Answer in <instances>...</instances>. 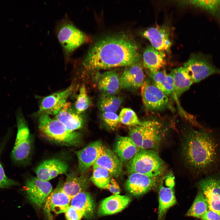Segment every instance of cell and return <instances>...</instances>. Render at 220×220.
Returning <instances> with one entry per match:
<instances>
[{"instance_id": "1", "label": "cell", "mask_w": 220, "mask_h": 220, "mask_svg": "<svg viewBox=\"0 0 220 220\" xmlns=\"http://www.w3.org/2000/svg\"><path fill=\"white\" fill-rule=\"evenodd\" d=\"M138 46L125 34L113 35L101 39L91 47L82 64L88 70L127 67L139 62Z\"/></svg>"}, {"instance_id": "2", "label": "cell", "mask_w": 220, "mask_h": 220, "mask_svg": "<svg viewBox=\"0 0 220 220\" xmlns=\"http://www.w3.org/2000/svg\"><path fill=\"white\" fill-rule=\"evenodd\" d=\"M218 145L210 133L191 130L185 134L182 154L186 163L191 168L201 170L212 165L218 156Z\"/></svg>"}, {"instance_id": "3", "label": "cell", "mask_w": 220, "mask_h": 220, "mask_svg": "<svg viewBox=\"0 0 220 220\" xmlns=\"http://www.w3.org/2000/svg\"><path fill=\"white\" fill-rule=\"evenodd\" d=\"M38 123L40 134L50 141L68 146H76L81 142L80 133L68 130L61 122L49 115H40Z\"/></svg>"}, {"instance_id": "4", "label": "cell", "mask_w": 220, "mask_h": 220, "mask_svg": "<svg viewBox=\"0 0 220 220\" xmlns=\"http://www.w3.org/2000/svg\"><path fill=\"white\" fill-rule=\"evenodd\" d=\"M128 174L138 173L152 177H160L166 166L158 152L150 149H141L127 164Z\"/></svg>"}, {"instance_id": "5", "label": "cell", "mask_w": 220, "mask_h": 220, "mask_svg": "<svg viewBox=\"0 0 220 220\" xmlns=\"http://www.w3.org/2000/svg\"><path fill=\"white\" fill-rule=\"evenodd\" d=\"M17 133L10 158L15 165L24 164L28 160L32 148V138L26 121L20 108L16 113Z\"/></svg>"}, {"instance_id": "6", "label": "cell", "mask_w": 220, "mask_h": 220, "mask_svg": "<svg viewBox=\"0 0 220 220\" xmlns=\"http://www.w3.org/2000/svg\"><path fill=\"white\" fill-rule=\"evenodd\" d=\"M57 38L61 45L64 56L68 57L78 47L86 41L87 37L71 21L61 20L56 28Z\"/></svg>"}, {"instance_id": "7", "label": "cell", "mask_w": 220, "mask_h": 220, "mask_svg": "<svg viewBox=\"0 0 220 220\" xmlns=\"http://www.w3.org/2000/svg\"><path fill=\"white\" fill-rule=\"evenodd\" d=\"M193 82H198L208 77L220 74V70L213 64L211 57L202 54L193 55L183 67Z\"/></svg>"}, {"instance_id": "8", "label": "cell", "mask_w": 220, "mask_h": 220, "mask_svg": "<svg viewBox=\"0 0 220 220\" xmlns=\"http://www.w3.org/2000/svg\"><path fill=\"white\" fill-rule=\"evenodd\" d=\"M24 189L29 201L39 208L44 204L52 192V186L48 181L31 176L26 179Z\"/></svg>"}, {"instance_id": "9", "label": "cell", "mask_w": 220, "mask_h": 220, "mask_svg": "<svg viewBox=\"0 0 220 220\" xmlns=\"http://www.w3.org/2000/svg\"><path fill=\"white\" fill-rule=\"evenodd\" d=\"M141 88L143 103L147 109L157 111L162 110L167 106L169 101L167 96L153 83L145 81Z\"/></svg>"}, {"instance_id": "10", "label": "cell", "mask_w": 220, "mask_h": 220, "mask_svg": "<svg viewBox=\"0 0 220 220\" xmlns=\"http://www.w3.org/2000/svg\"><path fill=\"white\" fill-rule=\"evenodd\" d=\"M174 176L169 174L164 177L160 182L158 220H163L168 209L176 203L174 189Z\"/></svg>"}, {"instance_id": "11", "label": "cell", "mask_w": 220, "mask_h": 220, "mask_svg": "<svg viewBox=\"0 0 220 220\" xmlns=\"http://www.w3.org/2000/svg\"><path fill=\"white\" fill-rule=\"evenodd\" d=\"M198 186L205 196L208 209L220 216V176L204 178L198 182Z\"/></svg>"}, {"instance_id": "12", "label": "cell", "mask_w": 220, "mask_h": 220, "mask_svg": "<svg viewBox=\"0 0 220 220\" xmlns=\"http://www.w3.org/2000/svg\"><path fill=\"white\" fill-rule=\"evenodd\" d=\"M159 177H152L138 173L130 174L125 183L127 191L138 197L144 195L157 185Z\"/></svg>"}, {"instance_id": "13", "label": "cell", "mask_w": 220, "mask_h": 220, "mask_svg": "<svg viewBox=\"0 0 220 220\" xmlns=\"http://www.w3.org/2000/svg\"><path fill=\"white\" fill-rule=\"evenodd\" d=\"M73 89L72 86L63 91L44 97L40 103L38 114L56 115L63 108Z\"/></svg>"}, {"instance_id": "14", "label": "cell", "mask_w": 220, "mask_h": 220, "mask_svg": "<svg viewBox=\"0 0 220 220\" xmlns=\"http://www.w3.org/2000/svg\"><path fill=\"white\" fill-rule=\"evenodd\" d=\"M103 145L100 141L97 140L75 152L78 161V171L81 175L93 166L101 153Z\"/></svg>"}, {"instance_id": "15", "label": "cell", "mask_w": 220, "mask_h": 220, "mask_svg": "<svg viewBox=\"0 0 220 220\" xmlns=\"http://www.w3.org/2000/svg\"><path fill=\"white\" fill-rule=\"evenodd\" d=\"M142 124L144 129L141 149L156 151L163 137L162 124L155 120L144 121Z\"/></svg>"}, {"instance_id": "16", "label": "cell", "mask_w": 220, "mask_h": 220, "mask_svg": "<svg viewBox=\"0 0 220 220\" xmlns=\"http://www.w3.org/2000/svg\"><path fill=\"white\" fill-rule=\"evenodd\" d=\"M145 75L139 62L126 67L120 78V87L123 89L135 90L144 84Z\"/></svg>"}, {"instance_id": "17", "label": "cell", "mask_w": 220, "mask_h": 220, "mask_svg": "<svg viewBox=\"0 0 220 220\" xmlns=\"http://www.w3.org/2000/svg\"><path fill=\"white\" fill-rule=\"evenodd\" d=\"M67 164L57 158L46 160L42 162L35 169V173L40 179L48 181L58 175L66 174Z\"/></svg>"}, {"instance_id": "18", "label": "cell", "mask_w": 220, "mask_h": 220, "mask_svg": "<svg viewBox=\"0 0 220 220\" xmlns=\"http://www.w3.org/2000/svg\"><path fill=\"white\" fill-rule=\"evenodd\" d=\"M103 168L109 171L111 176L117 178L122 173V163L117 156L110 149L103 145L98 158L93 168Z\"/></svg>"}, {"instance_id": "19", "label": "cell", "mask_w": 220, "mask_h": 220, "mask_svg": "<svg viewBox=\"0 0 220 220\" xmlns=\"http://www.w3.org/2000/svg\"><path fill=\"white\" fill-rule=\"evenodd\" d=\"M142 35L148 39L156 50L168 52L171 46L169 30L164 26L151 27L145 31Z\"/></svg>"}, {"instance_id": "20", "label": "cell", "mask_w": 220, "mask_h": 220, "mask_svg": "<svg viewBox=\"0 0 220 220\" xmlns=\"http://www.w3.org/2000/svg\"><path fill=\"white\" fill-rule=\"evenodd\" d=\"M62 185L59 184L46 198L44 205L47 212L65 213L70 206L72 198L63 190Z\"/></svg>"}, {"instance_id": "21", "label": "cell", "mask_w": 220, "mask_h": 220, "mask_svg": "<svg viewBox=\"0 0 220 220\" xmlns=\"http://www.w3.org/2000/svg\"><path fill=\"white\" fill-rule=\"evenodd\" d=\"M131 201L129 196L113 195L103 199L97 210L100 216L111 215L119 212L126 207Z\"/></svg>"}, {"instance_id": "22", "label": "cell", "mask_w": 220, "mask_h": 220, "mask_svg": "<svg viewBox=\"0 0 220 220\" xmlns=\"http://www.w3.org/2000/svg\"><path fill=\"white\" fill-rule=\"evenodd\" d=\"M54 118L60 121L68 129L72 131L81 129L84 124L83 117L72 108L69 102H66Z\"/></svg>"}, {"instance_id": "23", "label": "cell", "mask_w": 220, "mask_h": 220, "mask_svg": "<svg viewBox=\"0 0 220 220\" xmlns=\"http://www.w3.org/2000/svg\"><path fill=\"white\" fill-rule=\"evenodd\" d=\"M90 184L88 178L83 174L77 176L73 172L66 174L62 185L63 190L72 199L78 193L86 191Z\"/></svg>"}, {"instance_id": "24", "label": "cell", "mask_w": 220, "mask_h": 220, "mask_svg": "<svg viewBox=\"0 0 220 220\" xmlns=\"http://www.w3.org/2000/svg\"><path fill=\"white\" fill-rule=\"evenodd\" d=\"M140 150L129 137L120 136L117 137L114 148L122 163H127Z\"/></svg>"}, {"instance_id": "25", "label": "cell", "mask_w": 220, "mask_h": 220, "mask_svg": "<svg viewBox=\"0 0 220 220\" xmlns=\"http://www.w3.org/2000/svg\"><path fill=\"white\" fill-rule=\"evenodd\" d=\"M165 52L156 50L152 45L147 46L143 54V64L150 72L160 70L165 63Z\"/></svg>"}, {"instance_id": "26", "label": "cell", "mask_w": 220, "mask_h": 220, "mask_svg": "<svg viewBox=\"0 0 220 220\" xmlns=\"http://www.w3.org/2000/svg\"><path fill=\"white\" fill-rule=\"evenodd\" d=\"M70 205L82 211L83 217L90 219L94 215L95 205L93 197L89 192H81L71 199Z\"/></svg>"}, {"instance_id": "27", "label": "cell", "mask_w": 220, "mask_h": 220, "mask_svg": "<svg viewBox=\"0 0 220 220\" xmlns=\"http://www.w3.org/2000/svg\"><path fill=\"white\" fill-rule=\"evenodd\" d=\"M97 83L99 89L102 93L116 95L120 87V78L115 71L106 72L98 75Z\"/></svg>"}, {"instance_id": "28", "label": "cell", "mask_w": 220, "mask_h": 220, "mask_svg": "<svg viewBox=\"0 0 220 220\" xmlns=\"http://www.w3.org/2000/svg\"><path fill=\"white\" fill-rule=\"evenodd\" d=\"M170 73L173 79L174 93L178 97L188 90L193 82L184 67L174 69Z\"/></svg>"}, {"instance_id": "29", "label": "cell", "mask_w": 220, "mask_h": 220, "mask_svg": "<svg viewBox=\"0 0 220 220\" xmlns=\"http://www.w3.org/2000/svg\"><path fill=\"white\" fill-rule=\"evenodd\" d=\"M149 75L154 84L166 95L168 96L174 93L173 79L170 73L167 74L165 70H160L150 72Z\"/></svg>"}, {"instance_id": "30", "label": "cell", "mask_w": 220, "mask_h": 220, "mask_svg": "<svg viewBox=\"0 0 220 220\" xmlns=\"http://www.w3.org/2000/svg\"><path fill=\"white\" fill-rule=\"evenodd\" d=\"M122 101L121 97L112 95L102 93L98 101V106L102 112H115L120 106Z\"/></svg>"}, {"instance_id": "31", "label": "cell", "mask_w": 220, "mask_h": 220, "mask_svg": "<svg viewBox=\"0 0 220 220\" xmlns=\"http://www.w3.org/2000/svg\"><path fill=\"white\" fill-rule=\"evenodd\" d=\"M12 130V129L9 128L6 134L0 139V189L10 188L19 185L17 182L7 176L0 160L1 154L10 137Z\"/></svg>"}, {"instance_id": "32", "label": "cell", "mask_w": 220, "mask_h": 220, "mask_svg": "<svg viewBox=\"0 0 220 220\" xmlns=\"http://www.w3.org/2000/svg\"><path fill=\"white\" fill-rule=\"evenodd\" d=\"M208 210V204L205 196L200 190L186 215L200 218Z\"/></svg>"}, {"instance_id": "33", "label": "cell", "mask_w": 220, "mask_h": 220, "mask_svg": "<svg viewBox=\"0 0 220 220\" xmlns=\"http://www.w3.org/2000/svg\"><path fill=\"white\" fill-rule=\"evenodd\" d=\"M111 179V175L108 171L97 167L93 168L90 180L97 187L106 189L110 184Z\"/></svg>"}, {"instance_id": "34", "label": "cell", "mask_w": 220, "mask_h": 220, "mask_svg": "<svg viewBox=\"0 0 220 220\" xmlns=\"http://www.w3.org/2000/svg\"><path fill=\"white\" fill-rule=\"evenodd\" d=\"M119 118L120 123L127 126L134 127L142 123L135 112L129 108L122 109L119 115Z\"/></svg>"}, {"instance_id": "35", "label": "cell", "mask_w": 220, "mask_h": 220, "mask_svg": "<svg viewBox=\"0 0 220 220\" xmlns=\"http://www.w3.org/2000/svg\"><path fill=\"white\" fill-rule=\"evenodd\" d=\"M90 103L85 86L83 84L80 88L79 93L75 105V110L78 114H80L88 108Z\"/></svg>"}, {"instance_id": "36", "label": "cell", "mask_w": 220, "mask_h": 220, "mask_svg": "<svg viewBox=\"0 0 220 220\" xmlns=\"http://www.w3.org/2000/svg\"><path fill=\"white\" fill-rule=\"evenodd\" d=\"M188 3L200 7L213 13L216 14L220 11V0H194L188 1Z\"/></svg>"}, {"instance_id": "37", "label": "cell", "mask_w": 220, "mask_h": 220, "mask_svg": "<svg viewBox=\"0 0 220 220\" xmlns=\"http://www.w3.org/2000/svg\"><path fill=\"white\" fill-rule=\"evenodd\" d=\"M132 127L129 132V137L136 146L141 150L142 145L144 129L142 122L140 125Z\"/></svg>"}, {"instance_id": "38", "label": "cell", "mask_w": 220, "mask_h": 220, "mask_svg": "<svg viewBox=\"0 0 220 220\" xmlns=\"http://www.w3.org/2000/svg\"><path fill=\"white\" fill-rule=\"evenodd\" d=\"M101 117L105 123L112 129H115L118 127L120 123L119 115L115 112H102Z\"/></svg>"}, {"instance_id": "39", "label": "cell", "mask_w": 220, "mask_h": 220, "mask_svg": "<svg viewBox=\"0 0 220 220\" xmlns=\"http://www.w3.org/2000/svg\"><path fill=\"white\" fill-rule=\"evenodd\" d=\"M67 220H80L83 217L82 211L70 205L65 212Z\"/></svg>"}, {"instance_id": "40", "label": "cell", "mask_w": 220, "mask_h": 220, "mask_svg": "<svg viewBox=\"0 0 220 220\" xmlns=\"http://www.w3.org/2000/svg\"><path fill=\"white\" fill-rule=\"evenodd\" d=\"M200 218L202 220H220V216L216 213L208 209Z\"/></svg>"}, {"instance_id": "41", "label": "cell", "mask_w": 220, "mask_h": 220, "mask_svg": "<svg viewBox=\"0 0 220 220\" xmlns=\"http://www.w3.org/2000/svg\"><path fill=\"white\" fill-rule=\"evenodd\" d=\"M107 189L113 195H119L120 192V189L117 182L113 178H111L110 183Z\"/></svg>"}, {"instance_id": "42", "label": "cell", "mask_w": 220, "mask_h": 220, "mask_svg": "<svg viewBox=\"0 0 220 220\" xmlns=\"http://www.w3.org/2000/svg\"><path fill=\"white\" fill-rule=\"evenodd\" d=\"M50 212L47 213L48 215L49 216V220H53L52 218V216H51V214H50Z\"/></svg>"}]
</instances>
